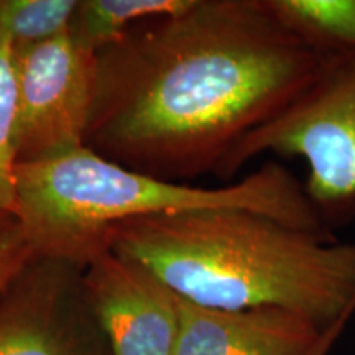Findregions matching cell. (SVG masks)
Masks as SVG:
<instances>
[{
	"mask_svg": "<svg viewBox=\"0 0 355 355\" xmlns=\"http://www.w3.org/2000/svg\"><path fill=\"white\" fill-rule=\"evenodd\" d=\"M327 56L270 0H193L96 53L84 145L175 183L219 175L242 140L316 81Z\"/></svg>",
	"mask_w": 355,
	"mask_h": 355,
	"instance_id": "cell-1",
	"label": "cell"
},
{
	"mask_svg": "<svg viewBox=\"0 0 355 355\" xmlns=\"http://www.w3.org/2000/svg\"><path fill=\"white\" fill-rule=\"evenodd\" d=\"M107 248L204 308H283L339 332L355 313V242L259 212L209 209L121 222L109 230Z\"/></svg>",
	"mask_w": 355,
	"mask_h": 355,
	"instance_id": "cell-2",
	"label": "cell"
},
{
	"mask_svg": "<svg viewBox=\"0 0 355 355\" xmlns=\"http://www.w3.org/2000/svg\"><path fill=\"white\" fill-rule=\"evenodd\" d=\"M15 219L35 257L84 266L107 248L121 222L209 209L259 212L290 227L331 235L304 184L275 162L222 188H199L128 170L83 146L61 157L19 163Z\"/></svg>",
	"mask_w": 355,
	"mask_h": 355,
	"instance_id": "cell-3",
	"label": "cell"
},
{
	"mask_svg": "<svg viewBox=\"0 0 355 355\" xmlns=\"http://www.w3.org/2000/svg\"><path fill=\"white\" fill-rule=\"evenodd\" d=\"M263 153L308 163L306 194L329 232L355 219V53L327 56L316 81L242 140L217 176L229 180Z\"/></svg>",
	"mask_w": 355,
	"mask_h": 355,
	"instance_id": "cell-4",
	"label": "cell"
},
{
	"mask_svg": "<svg viewBox=\"0 0 355 355\" xmlns=\"http://www.w3.org/2000/svg\"><path fill=\"white\" fill-rule=\"evenodd\" d=\"M17 78L15 148L19 163L83 148L94 97V55L69 33L13 48Z\"/></svg>",
	"mask_w": 355,
	"mask_h": 355,
	"instance_id": "cell-5",
	"label": "cell"
},
{
	"mask_svg": "<svg viewBox=\"0 0 355 355\" xmlns=\"http://www.w3.org/2000/svg\"><path fill=\"white\" fill-rule=\"evenodd\" d=\"M0 355H112L81 265L33 257L12 279L0 293Z\"/></svg>",
	"mask_w": 355,
	"mask_h": 355,
	"instance_id": "cell-6",
	"label": "cell"
},
{
	"mask_svg": "<svg viewBox=\"0 0 355 355\" xmlns=\"http://www.w3.org/2000/svg\"><path fill=\"white\" fill-rule=\"evenodd\" d=\"M83 286L112 355H176L181 298L152 270L104 248L84 263Z\"/></svg>",
	"mask_w": 355,
	"mask_h": 355,
	"instance_id": "cell-7",
	"label": "cell"
},
{
	"mask_svg": "<svg viewBox=\"0 0 355 355\" xmlns=\"http://www.w3.org/2000/svg\"><path fill=\"white\" fill-rule=\"evenodd\" d=\"M340 334L290 309H212L181 298L176 355H329Z\"/></svg>",
	"mask_w": 355,
	"mask_h": 355,
	"instance_id": "cell-8",
	"label": "cell"
},
{
	"mask_svg": "<svg viewBox=\"0 0 355 355\" xmlns=\"http://www.w3.org/2000/svg\"><path fill=\"white\" fill-rule=\"evenodd\" d=\"M193 0H79L69 37L84 51L96 55L144 21L175 15Z\"/></svg>",
	"mask_w": 355,
	"mask_h": 355,
	"instance_id": "cell-9",
	"label": "cell"
},
{
	"mask_svg": "<svg viewBox=\"0 0 355 355\" xmlns=\"http://www.w3.org/2000/svg\"><path fill=\"white\" fill-rule=\"evenodd\" d=\"M270 6L314 50L355 53V0H270Z\"/></svg>",
	"mask_w": 355,
	"mask_h": 355,
	"instance_id": "cell-10",
	"label": "cell"
},
{
	"mask_svg": "<svg viewBox=\"0 0 355 355\" xmlns=\"http://www.w3.org/2000/svg\"><path fill=\"white\" fill-rule=\"evenodd\" d=\"M79 0H0V33L13 48L48 42L69 32Z\"/></svg>",
	"mask_w": 355,
	"mask_h": 355,
	"instance_id": "cell-11",
	"label": "cell"
},
{
	"mask_svg": "<svg viewBox=\"0 0 355 355\" xmlns=\"http://www.w3.org/2000/svg\"><path fill=\"white\" fill-rule=\"evenodd\" d=\"M17 78L13 44L0 33V219L17 212Z\"/></svg>",
	"mask_w": 355,
	"mask_h": 355,
	"instance_id": "cell-12",
	"label": "cell"
},
{
	"mask_svg": "<svg viewBox=\"0 0 355 355\" xmlns=\"http://www.w3.org/2000/svg\"><path fill=\"white\" fill-rule=\"evenodd\" d=\"M28 239L15 217L0 225V293L33 259Z\"/></svg>",
	"mask_w": 355,
	"mask_h": 355,
	"instance_id": "cell-13",
	"label": "cell"
},
{
	"mask_svg": "<svg viewBox=\"0 0 355 355\" xmlns=\"http://www.w3.org/2000/svg\"><path fill=\"white\" fill-rule=\"evenodd\" d=\"M7 219H10V217H6V219H0V225H2V224H3V222H6Z\"/></svg>",
	"mask_w": 355,
	"mask_h": 355,
	"instance_id": "cell-14",
	"label": "cell"
}]
</instances>
